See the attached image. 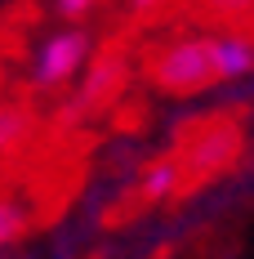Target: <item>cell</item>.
<instances>
[{"mask_svg": "<svg viewBox=\"0 0 254 259\" xmlns=\"http://www.w3.org/2000/svg\"><path fill=\"white\" fill-rule=\"evenodd\" d=\"M152 85L161 94H174V99H187V94H201L210 85H219L210 36H178V40H170L152 58Z\"/></svg>", "mask_w": 254, "mask_h": 259, "instance_id": "1", "label": "cell"}, {"mask_svg": "<svg viewBox=\"0 0 254 259\" xmlns=\"http://www.w3.org/2000/svg\"><path fill=\"white\" fill-rule=\"evenodd\" d=\"M241 143H245V134L236 125H219L201 134L187 156H183V175H187V188L192 183H205V179H219V175H228L236 170V156H241Z\"/></svg>", "mask_w": 254, "mask_h": 259, "instance_id": "3", "label": "cell"}, {"mask_svg": "<svg viewBox=\"0 0 254 259\" xmlns=\"http://www.w3.org/2000/svg\"><path fill=\"white\" fill-rule=\"evenodd\" d=\"M89 58H94V36L80 23L58 27L31 54V85L36 90H63L89 67Z\"/></svg>", "mask_w": 254, "mask_h": 259, "instance_id": "2", "label": "cell"}, {"mask_svg": "<svg viewBox=\"0 0 254 259\" xmlns=\"http://www.w3.org/2000/svg\"><path fill=\"white\" fill-rule=\"evenodd\" d=\"M210 54H214L219 85H236V80L254 76V36H245V31H214Z\"/></svg>", "mask_w": 254, "mask_h": 259, "instance_id": "5", "label": "cell"}, {"mask_svg": "<svg viewBox=\"0 0 254 259\" xmlns=\"http://www.w3.org/2000/svg\"><path fill=\"white\" fill-rule=\"evenodd\" d=\"M125 5L134 9V14H152V9H161L165 0H125Z\"/></svg>", "mask_w": 254, "mask_h": 259, "instance_id": "11", "label": "cell"}, {"mask_svg": "<svg viewBox=\"0 0 254 259\" xmlns=\"http://www.w3.org/2000/svg\"><path fill=\"white\" fill-rule=\"evenodd\" d=\"M31 139V112L18 103H0V156Z\"/></svg>", "mask_w": 254, "mask_h": 259, "instance_id": "7", "label": "cell"}, {"mask_svg": "<svg viewBox=\"0 0 254 259\" xmlns=\"http://www.w3.org/2000/svg\"><path fill=\"white\" fill-rule=\"evenodd\" d=\"M31 233V219H27V210L18 201H0V250L5 246H14V241H23Z\"/></svg>", "mask_w": 254, "mask_h": 259, "instance_id": "8", "label": "cell"}, {"mask_svg": "<svg viewBox=\"0 0 254 259\" xmlns=\"http://www.w3.org/2000/svg\"><path fill=\"white\" fill-rule=\"evenodd\" d=\"M121 85H125V63L121 58H103V63H94V72L85 76V85L76 94V107L80 112H98L103 103H112L121 94Z\"/></svg>", "mask_w": 254, "mask_h": 259, "instance_id": "6", "label": "cell"}, {"mask_svg": "<svg viewBox=\"0 0 254 259\" xmlns=\"http://www.w3.org/2000/svg\"><path fill=\"white\" fill-rule=\"evenodd\" d=\"M183 192H187V175H183V161H174V156L147 161V165L138 170V183H134L138 206H170Z\"/></svg>", "mask_w": 254, "mask_h": 259, "instance_id": "4", "label": "cell"}, {"mask_svg": "<svg viewBox=\"0 0 254 259\" xmlns=\"http://www.w3.org/2000/svg\"><path fill=\"white\" fill-rule=\"evenodd\" d=\"M94 5H98V0H54V14H58L63 23H80Z\"/></svg>", "mask_w": 254, "mask_h": 259, "instance_id": "9", "label": "cell"}, {"mask_svg": "<svg viewBox=\"0 0 254 259\" xmlns=\"http://www.w3.org/2000/svg\"><path fill=\"white\" fill-rule=\"evenodd\" d=\"M210 9L223 14V18H245V14L254 9V0H210Z\"/></svg>", "mask_w": 254, "mask_h": 259, "instance_id": "10", "label": "cell"}]
</instances>
